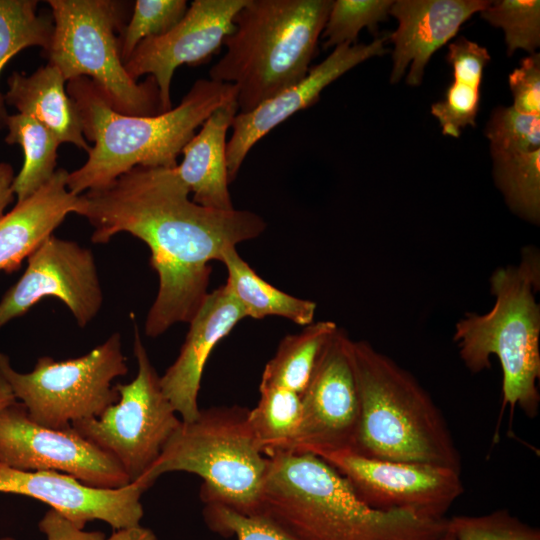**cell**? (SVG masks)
<instances>
[{"instance_id":"cell-1","label":"cell","mask_w":540,"mask_h":540,"mask_svg":"<svg viewBox=\"0 0 540 540\" xmlns=\"http://www.w3.org/2000/svg\"><path fill=\"white\" fill-rule=\"evenodd\" d=\"M176 168L137 166L100 189L81 194L78 215L94 228L91 241L104 244L120 232L142 240L159 278L145 333L157 337L190 322L207 296L213 260L237 244L258 237L265 221L248 210L201 206Z\"/></svg>"},{"instance_id":"cell-2","label":"cell","mask_w":540,"mask_h":540,"mask_svg":"<svg viewBox=\"0 0 540 540\" xmlns=\"http://www.w3.org/2000/svg\"><path fill=\"white\" fill-rule=\"evenodd\" d=\"M66 91L80 112L84 136L94 142L87 161L68 174L67 188L74 195L108 186L137 166L176 167L196 129L216 109L236 101L233 85L199 79L169 111L130 116L116 111L87 77L69 80Z\"/></svg>"},{"instance_id":"cell-3","label":"cell","mask_w":540,"mask_h":540,"mask_svg":"<svg viewBox=\"0 0 540 540\" xmlns=\"http://www.w3.org/2000/svg\"><path fill=\"white\" fill-rule=\"evenodd\" d=\"M268 458L260 514L295 540H440L447 531L446 517L367 506L315 454L284 452Z\"/></svg>"},{"instance_id":"cell-4","label":"cell","mask_w":540,"mask_h":540,"mask_svg":"<svg viewBox=\"0 0 540 540\" xmlns=\"http://www.w3.org/2000/svg\"><path fill=\"white\" fill-rule=\"evenodd\" d=\"M332 2L247 0L210 79L235 87L241 113L297 84L309 72Z\"/></svg>"},{"instance_id":"cell-5","label":"cell","mask_w":540,"mask_h":540,"mask_svg":"<svg viewBox=\"0 0 540 540\" xmlns=\"http://www.w3.org/2000/svg\"><path fill=\"white\" fill-rule=\"evenodd\" d=\"M540 254L522 249L517 265L496 268L490 277L493 307L484 314L468 312L455 325L453 341L466 368L479 373L495 355L502 369L500 418L519 407L528 418L538 415L540 393Z\"/></svg>"},{"instance_id":"cell-6","label":"cell","mask_w":540,"mask_h":540,"mask_svg":"<svg viewBox=\"0 0 540 540\" xmlns=\"http://www.w3.org/2000/svg\"><path fill=\"white\" fill-rule=\"evenodd\" d=\"M360 399L355 452L461 471V456L441 410L418 380L364 340H350Z\"/></svg>"},{"instance_id":"cell-7","label":"cell","mask_w":540,"mask_h":540,"mask_svg":"<svg viewBox=\"0 0 540 540\" xmlns=\"http://www.w3.org/2000/svg\"><path fill=\"white\" fill-rule=\"evenodd\" d=\"M269 458L249 422V409L213 406L179 425L139 483L144 492L163 474L188 472L203 480L204 504L220 503L246 515L260 514Z\"/></svg>"},{"instance_id":"cell-8","label":"cell","mask_w":540,"mask_h":540,"mask_svg":"<svg viewBox=\"0 0 540 540\" xmlns=\"http://www.w3.org/2000/svg\"><path fill=\"white\" fill-rule=\"evenodd\" d=\"M53 33L47 54L64 79L87 77L125 115L163 113L152 76L138 83L127 73L120 55L117 28H123L124 4L112 0H49Z\"/></svg>"},{"instance_id":"cell-9","label":"cell","mask_w":540,"mask_h":540,"mask_svg":"<svg viewBox=\"0 0 540 540\" xmlns=\"http://www.w3.org/2000/svg\"><path fill=\"white\" fill-rule=\"evenodd\" d=\"M127 372L119 333L77 358L56 361L42 356L28 373L16 371L0 351V374L16 400L24 405L31 420L53 429L99 417L118 401L113 381Z\"/></svg>"},{"instance_id":"cell-10","label":"cell","mask_w":540,"mask_h":540,"mask_svg":"<svg viewBox=\"0 0 540 540\" xmlns=\"http://www.w3.org/2000/svg\"><path fill=\"white\" fill-rule=\"evenodd\" d=\"M133 351L137 374L127 384H117L119 399L99 417L71 426L85 439L110 454L122 467L130 484L139 485L181 424L165 396L137 327ZM142 489V488H141Z\"/></svg>"},{"instance_id":"cell-11","label":"cell","mask_w":540,"mask_h":540,"mask_svg":"<svg viewBox=\"0 0 540 540\" xmlns=\"http://www.w3.org/2000/svg\"><path fill=\"white\" fill-rule=\"evenodd\" d=\"M349 483L367 506L440 519L464 492L460 471L428 464L372 458L353 450L317 455Z\"/></svg>"},{"instance_id":"cell-12","label":"cell","mask_w":540,"mask_h":540,"mask_svg":"<svg viewBox=\"0 0 540 540\" xmlns=\"http://www.w3.org/2000/svg\"><path fill=\"white\" fill-rule=\"evenodd\" d=\"M0 464L23 471H55L101 489L130 484L119 463L72 426L53 429L30 419L15 401L0 411Z\"/></svg>"},{"instance_id":"cell-13","label":"cell","mask_w":540,"mask_h":540,"mask_svg":"<svg viewBox=\"0 0 540 540\" xmlns=\"http://www.w3.org/2000/svg\"><path fill=\"white\" fill-rule=\"evenodd\" d=\"M49 296L60 299L80 327L98 314L103 292L88 248L54 235L42 242L27 258L23 275L0 300V329Z\"/></svg>"},{"instance_id":"cell-14","label":"cell","mask_w":540,"mask_h":540,"mask_svg":"<svg viewBox=\"0 0 540 540\" xmlns=\"http://www.w3.org/2000/svg\"><path fill=\"white\" fill-rule=\"evenodd\" d=\"M350 340L338 328L324 346L300 396L302 422L293 452L355 450L360 399Z\"/></svg>"},{"instance_id":"cell-15","label":"cell","mask_w":540,"mask_h":540,"mask_svg":"<svg viewBox=\"0 0 540 540\" xmlns=\"http://www.w3.org/2000/svg\"><path fill=\"white\" fill-rule=\"evenodd\" d=\"M247 0H195L183 18L163 35L150 37L136 47L124 63L129 76H152L163 112L172 109L170 88L182 64L200 65L217 53L235 28L234 17Z\"/></svg>"},{"instance_id":"cell-16","label":"cell","mask_w":540,"mask_h":540,"mask_svg":"<svg viewBox=\"0 0 540 540\" xmlns=\"http://www.w3.org/2000/svg\"><path fill=\"white\" fill-rule=\"evenodd\" d=\"M0 492L39 500L83 529L94 520L114 530L130 528L140 525L144 515V490L136 484L94 488L55 471H23L0 464Z\"/></svg>"},{"instance_id":"cell-17","label":"cell","mask_w":540,"mask_h":540,"mask_svg":"<svg viewBox=\"0 0 540 540\" xmlns=\"http://www.w3.org/2000/svg\"><path fill=\"white\" fill-rule=\"evenodd\" d=\"M386 40L384 36L369 44H341L321 63L310 68L297 84L249 112H238L227 141L229 182L235 180L249 151L260 139L296 112L316 103L323 89L344 73L371 57L385 54L388 51L384 46Z\"/></svg>"},{"instance_id":"cell-18","label":"cell","mask_w":540,"mask_h":540,"mask_svg":"<svg viewBox=\"0 0 540 540\" xmlns=\"http://www.w3.org/2000/svg\"><path fill=\"white\" fill-rule=\"evenodd\" d=\"M489 3L487 0L393 1L389 14L397 19L398 27L389 36L394 44L391 83H397L411 63L406 83L420 85L431 56Z\"/></svg>"},{"instance_id":"cell-19","label":"cell","mask_w":540,"mask_h":540,"mask_svg":"<svg viewBox=\"0 0 540 540\" xmlns=\"http://www.w3.org/2000/svg\"><path fill=\"white\" fill-rule=\"evenodd\" d=\"M245 317L241 305L223 285L207 294L189 322L178 357L160 376L162 390L183 422L199 415L198 394L210 353Z\"/></svg>"},{"instance_id":"cell-20","label":"cell","mask_w":540,"mask_h":540,"mask_svg":"<svg viewBox=\"0 0 540 540\" xmlns=\"http://www.w3.org/2000/svg\"><path fill=\"white\" fill-rule=\"evenodd\" d=\"M68 174L57 169L45 185L0 218V271L17 270L68 214L79 213L81 196L68 190Z\"/></svg>"},{"instance_id":"cell-21","label":"cell","mask_w":540,"mask_h":540,"mask_svg":"<svg viewBox=\"0 0 540 540\" xmlns=\"http://www.w3.org/2000/svg\"><path fill=\"white\" fill-rule=\"evenodd\" d=\"M236 101L216 109L187 142L176 171L193 202L216 210L234 209L228 189L227 131L238 113Z\"/></svg>"},{"instance_id":"cell-22","label":"cell","mask_w":540,"mask_h":540,"mask_svg":"<svg viewBox=\"0 0 540 540\" xmlns=\"http://www.w3.org/2000/svg\"><path fill=\"white\" fill-rule=\"evenodd\" d=\"M60 70L48 63L30 75L13 72L8 80L5 103L46 126L60 141L88 152L80 112L65 87Z\"/></svg>"},{"instance_id":"cell-23","label":"cell","mask_w":540,"mask_h":540,"mask_svg":"<svg viewBox=\"0 0 540 540\" xmlns=\"http://www.w3.org/2000/svg\"><path fill=\"white\" fill-rule=\"evenodd\" d=\"M447 61L453 70V81L445 98L431 107L442 133L459 137L466 126H475L480 105L483 70L490 61L487 49L464 37L448 46Z\"/></svg>"},{"instance_id":"cell-24","label":"cell","mask_w":540,"mask_h":540,"mask_svg":"<svg viewBox=\"0 0 540 540\" xmlns=\"http://www.w3.org/2000/svg\"><path fill=\"white\" fill-rule=\"evenodd\" d=\"M220 262L228 273L225 285L246 317L280 316L298 325L313 323L315 302L294 297L266 282L241 258L236 247L225 250Z\"/></svg>"},{"instance_id":"cell-25","label":"cell","mask_w":540,"mask_h":540,"mask_svg":"<svg viewBox=\"0 0 540 540\" xmlns=\"http://www.w3.org/2000/svg\"><path fill=\"white\" fill-rule=\"evenodd\" d=\"M337 329L332 321H320L285 336L266 364L260 384L282 387L301 396L324 346Z\"/></svg>"},{"instance_id":"cell-26","label":"cell","mask_w":540,"mask_h":540,"mask_svg":"<svg viewBox=\"0 0 540 540\" xmlns=\"http://www.w3.org/2000/svg\"><path fill=\"white\" fill-rule=\"evenodd\" d=\"M6 127L5 142L20 145L24 152L23 166L15 175L12 186L17 202H21L53 177L57 148L61 143L46 126L28 115H9Z\"/></svg>"},{"instance_id":"cell-27","label":"cell","mask_w":540,"mask_h":540,"mask_svg":"<svg viewBox=\"0 0 540 540\" xmlns=\"http://www.w3.org/2000/svg\"><path fill=\"white\" fill-rule=\"evenodd\" d=\"M259 392L257 405L249 409V422L261 450L267 457L293 452L302 422L300 395L264 384Z\"/></svg>"},{"instance_id":"cell-28","label":"cell","mask_w":540,"mask_h":540,"mask_svg":"<svg viewBox=\"0 0 540 540\" xmlns=\"http://www.w3.org/2000/svg\"><path fill=\"white\" fill-rule=\"evenodd\" d=\"M38 1L0 0V72L6 63L25 48L49 49L53 20L37 13ZM4 96L0 93V129L9 116Z\"/></svg>"},{"instance_id":"cell-29","label":"cell","mask_w":540,"mask_h":540,"mask_svg":"<svg viewBox=\"0 0 540 540\" xmlns=\"http://www.w3.org/2000/svg\"><path fill=\"white\" fill-rule=\"evenodd\" d=\"M497 188L510 210L523 220L540 221V149L493 158Z\"/></svg>"},{"instance_id":"cell-30","label":"cell","mask_w":540,"mask_h":540,"mask_svg":"<svg viewBox=\"0 0 540 540\" xmlns=\"http://www.w3.org/2000/svg\"><path fill=\"white\" fill-rule=\"evenodd\" d=\"M480 15L492 26L504 31L508 55H512L517 49L532 54L539 47L540 1H490Z\"/></svg>"},{"instance_id":"cell-31","label":"cell","mask_w":540,"mask_h":540,"mask_svg":"<svg viewBox=\"0 0 540 540\" xmlns=\"http://www.w3.org/2000/svg\"><path fill=\"white\" fill-rule=\"evenodd\" d=\"M392 4L391 0L333 1L322 32L326 39L323 48L354 44L363 28L375 33L378 23L386 20Z\"/></svg>"},{"instance_id":"cell-32","label":"cell","mask_w":540,"mask_h":540,"mask_svg":"<svg viewBox=\"0 0 540 540\" xmlns=\"http://www.w3.org/2000/svg\"><path fill=\"white\" fill-rule=\"evenodd\" d=\"M186 0H137L132 17L119 37L120 55L125 63L143 40L165 34L185 15Z\"/></svg>"},{"instance_id":"cell-33","label":"cell","mask_w":540,"mask_h":540,"mask_svg":"<svg viewBox=\"0 0 540 540\" xmlns=\"http://www.w3.org/2000/svg\"><path fill=\"white\" fill-rule=\"evenodd\" d=\"M492 158L530 153L540 149V115H528L513 107H497L486 125Z\"/></svg>"},{"instance_id":"cell-34","label":"cell","mask_w":540,"mask_h":540,"mask_svg":"<svg viewBox=\"0 0 540 540\" xmlns=\"http://www.w3.org/2000/svg\"><path fill=\"white\" fill-rule=\"evenodd\" d=\"M447 529L457 540H540V529L500 509L479 516L448 518Z\"/></svg>"},{"instance_id":"cell-35","label":"cell","mask_w":540,"mask_h":540,"mask_svg":"<svg viewBox=\"0 0 540 540\" xmlns=\"http://www.w3.org/2000/svg\"><path fill=\"white\" fill-rule=\"evenodd\" d=\"M203 518L213 532L237 540H295L263 514L246 515L220 503L204 504Z\"/></svg>"},{"instance_id":"cell-36","label":"cell","mask_w":540,"mask_h":540,"mask_svg":"<svg viewBox=\"0 0 540 540\" xmlns=\"http://www.w3.org/2000/svg\"><path fill=\"white\" fill-rule=\"evenodd\" d=\"M513 108L523 114L540 115V54L532 53L522 59L520 66L509 75Z\"/></svg>"},{"instance_id":"cell-37","label":"cell","mask_w":540,"mask_h":540,"mask_svg":"<svg viewBox=\"0 0 540 540\" xmlns=\"http://www.w3.org/2000/svg\"><path fill=\"white\" fill-rule=\"evenodd\" d=\"M47 540H106L101 531H86L57 511H47L38 524Z\"/></svg>"},{"instance_id":"cell-38","label":"cell","mask_w":540,"mask_h":540,"mask_svg":"<svg viewBox=\"0 0 540 540\" xmlns=\"http://www.w3.org/2000/svg\"><path fill=\"white\" fill-rule=\"evenodd\" d=\"M14 178L13 167L7 162H0V218L15 197L12 188Z\"/></svg>"},{"instance_id":"cell-39","label":"cell","mask_w":540,"mask_h":540,"mask_svg":"<svg viewBox=\"0 0 540 540\" xmlns=\"http://www.w3.org/2000/svg\"><path fill=\"white\" fill-rule=\"evenodd\" d=\"M106 540H158L155 533L141 525L114 530Z\"/></svg>"},{"instance_id":"cell-40","label":"cell","mask_w":540,"mask_h":540,"mask_svg":"<svg viewBox=\"0 0 540 540\" xmlns=\"http://www.w3.org/2000/svg\"><path fill=\"white\" fill-rule=\"evenodd\" d=\"M16 401L14 393L6 379L0 374V411Z\"/></svg>"},{"instance_id":"cell-41","label":"cell","mask_w":540,"mask_h":540,"mask_svg":"<svg viewBox=\"0 0 540 540\" xmlns=\"http://www.w3.org/2000/svg\"><path fill=\"white\" fill-rule=\"evenodd\" d=\"M440 540H457V539H456L455 536H454L450 531H448V529H447V531H446L445 534L441 537Z\"/></svg>"},{"instance_id":"cell-42","label":"cell","mask_w":540,"mask_h":540,"mask_svg":"<svg viewBox=\"0 0 540 540\" xmlns=\"http://www.w3.org/2000/svg\"><path fill=\"white\" fill-rule=\"evenodd\" d=\"M0 540H16V539L11 536H4V537H1Z\"/></svg>"}]
</instances>
